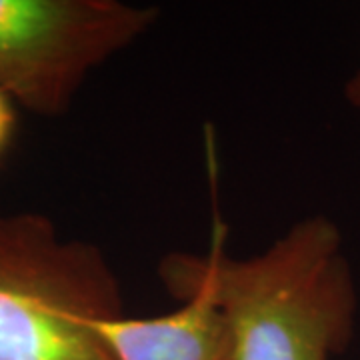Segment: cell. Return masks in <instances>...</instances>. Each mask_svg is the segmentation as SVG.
Here are the masks:
<instances>
[{"label": "cell", "instance_id": "cell-1", "mask_svg": "<svg viewBox=\"0 0 360 360\" xmlns=\"http://www.w3.org/2000/svg\"><path fill=\"white\" fill-rule=\"evenodd\" d=\"M224 240L217 220L208 252H170L158 276L174 298L208 292L231 324L236 360H330L350 345L356 290L333 220H300L245 260L229 257Z\"/></svg>", "mask_w": 360, "mask_h": 360}, {"label": "cell", "instance_id": "cell-2", "mask_svg": "<svg viewBox=\"0 0 360 360\" xmlns=\"http://www.w3.org/2000/svg\"><path fill=\"white\" fill-rule=\"evenodd\" d=\"M124 314L108 260L51 220L0 217V360H115L98 326Z\"/></svg>", "mask_w": 360, "mask_h": 360}, {"label": "cell", "instance_id": "cell-3", "mask_svg": "<svg viewBox=\"0 0 360 360\" xmlns=\"http://www.w3.org/2000/svg\"><path fill=\"white\" fill-rule=\"evenodd\" d=\"M156 16L120 0H0V92L37 115H63L84 78Z\"/></svg>", "mask_w": 360, "mask_h": 360}, {"label": "cell", "instance_id": "cell-4", "mask_svg": "<svg viewBox=\"0 0 360 360\" xmlns=\"http://www.w3.org/2000/svg\"><path fill=\"white\" fill-rule=\"evenodd\" d=\"M180 307L165 316L124 314L98 326L115 360H236L231 324L205 290L176 296Z\"/></svg>", "mask_w": 360, "mask_h": 360}, {"label": "cell", "instance_id": "cell-5", "mask_svg": "<svg viewBox=\"0 0 360 360\" xmlns=\"http://www.w3.org/2000/svg\"><path fill=\"white\" fill-rule=\"evenodd\" d=\"M14 106L13 101L0 92V156L4 155V150L8 148V144L13 141L14 132Z\"/></svg>", "mask_w": 360, "mask_h": 360}, {"label": "cell", "instance_id": "cell-6", "mask_svg": "<svg viewBox=\"0 0 360 360\" xmlns=\"http://www.w3.org/2000/svg\"><path fill=\"white\" fill-rule=\"evenodd\" d=\"M345 94H347V101L348 104L352 106V108H356L360 112V66L356 68V72L350 77V80L347 82V86H345Z\"/></svg>", "mask_w": 360, "mask_h": 360}]
</instances>
